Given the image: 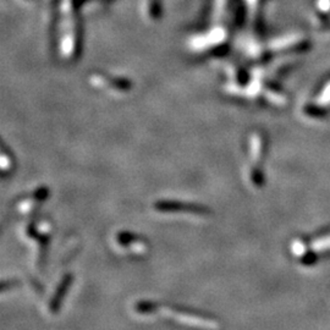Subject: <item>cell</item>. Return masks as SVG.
<instances>
[{"label": "cell", "instance_id": "obj_1", "mask_svg": "<svg viewBox=\"0 0 330 330\" xmlns=\"http://www.w3.org/2000/svg\"><path fill=\"white\" fill-rule=\"evenodd\" d=\"M154 208L162 213H188L196 215H206L209 213L208 208L201 204L174 201H159L154 204Z\"/></svg>", "mask_w": 330, "mask_h": 330}, {"label": "cell", "instance_id": "obj_2", "mask_svg": "<svg viewBox=\"0 0 330 330\" xmlns=\"http://www.w3.org/2000/svg\"><path fill=\"white\" fill-rule=\"evenodd\" d=\"M73 280H74L73 275H71V274H66V275L63 278V280H61L60 285L58 286L55 294L53 295V299L49 303V311L53 313V315L59 312L60 306H61V303H63L64 297H65L69 287H70L71 284H73Z\"/></svg>", "mask_w": 330, "mask_h": 330}]
</instances>
